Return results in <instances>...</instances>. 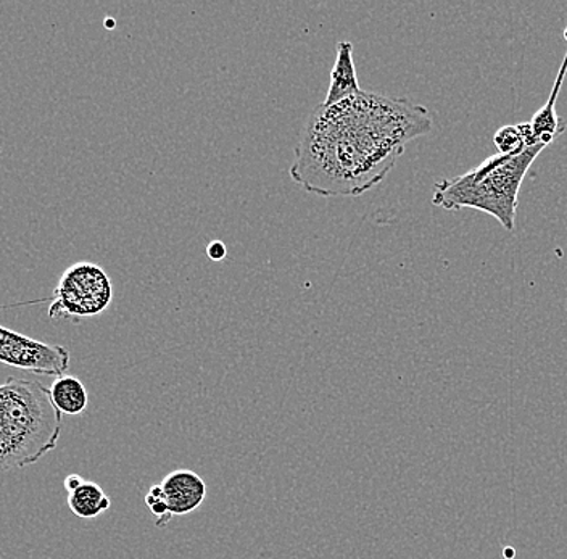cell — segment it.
I'll use <instances>...</instances> for the list:
<instances>
[{
  "instance_id": "1",
  "label": "cell",
  "mask_w": 567,
  "mask_h": 559,
  "mask_svg": "<svg viewBox=\"0 0 567 559\" xmlns=\"http://www.w3.org/2000/svg\"><path fill=\"white\" fill-rule=\"evenodd\" d=\"M432 116L406 99L361 91L319 105L296 147L290 178L322 197H357L378 186L408 143L431 133Z\"/></svg>"
},
{
  "instance_id": "4",
  "label": "cell",
  "mask_w": 567,
  "mask_h": 559,
  "mask_svg": "<svg viewBox=\"0 0 567 559\" xmlns=\"http://www.w3.org/2000/svg\"><path fill=\"white\" fill-rule=\"evenodd\" d=\"M112 299V281L106 272L97 265L83 261L63 272L53 290L49 318L78 323L84 318L104 313Z\"/></svg>"
},
{
  "instance_id": "10",
  "label": "cell",
  "mask_w": 567,
  "mask_h": 559,
  "mask_svg": "<svg viewBox=\"0 0 567 559\" xmlns=\"http://www.w3.org/2000/svg\"><path fill=\"white\" fill-rule=\"evenodd\" d=\"M53 405L62 415L78 416L86 412L89 395L83 382L73 376L56 377L51 387Z\"/></svg>"
},
{
  "instance_id": "3",
  "label": "cell",
  "mask_w": 567,
  "mask_h": 559,
  "mask_svg": "<svg viewBox=\"0 0 567 559\" xmlns=\"http://www.w3.org/2000/svg\"><path fill=\"white\" fill-rule=\"evenodd\" d=\"M544 151L545 145H534L517 155H492L464 175L439 180L432 204L449 211L463 208L484 211L494 217L506 231L513 232L516 228L520 186L532 163Z\"/></svg>"
},
{
  "instance_id": "8",
  "label": "cell",
  "mask_w": 567,
  "mask_h": 559,
  "mask_svg": "<svg viewBox=\"0 0 567 559\" xmlns=\"http://www.w3.org/2000/svg\"><path fill=\"white\" fill-rule=\"evenodd\" d=\"M360 92L357 69H354L353 44L350 41H340L337 44L336 63L332 66L328 95H326L322 105L329 107V105L346 101V99L353 97Z\"/></svg>"
},
{
  "instance_id": "7",
  "label": "cell",
  "mask_w": 567,
  "mask_h": 559,
  "mask_svg": "<svg viewBox=\"0 0 567 559\" xmlns=\"http://www.w3.org/2000/svg\"><path fill=\"white\" fill-rule=\"evenodd\" d=\"M567 38V30H566ZM567 73V51L561 66H559L558 77H556L555 86H553L551 94H549L547 104L544 105L534 116L530 122L524 123L527 133V143L530 147L534 145H547L555 143L563 133H565V122L559 118L556 113V101H558L559 92H561L563 83Z\"/></svg>"
},
{
  "instance_id": "9",
  "label": "cell",
  "mask_w": 567,
  "mask_h": 559,
  "mask_svg": "<svg viewBox=\"0 0 567 559\" xmlns=\"http://www.w3.org/2000/svg\"><path fill=\"white\" fill-rule=\"evenodd\" d=\"M69 508L74 516L81 519H94L102 513L109 511L112 506L109 495L99 484L83 480L80 487L69 491Z\"/></svg>"
},
{
  "instance_id": "11",
  "label": "cell",
  "mask_w": 567,
  "mask_h": 559,
  "mask_svg": "<svg viewBox=\"0 0 567 559\" xmlns=\"http://www.w3.org/2000/svg\"><path fill=\"white\" fill-rule=\"evenodd\" d=\"M494 143L498 154L503 155H517L530 147L524 123L499 127L494 136Z\"/></svg>"
},
{
  "instance_id": "6",
  "label": "cell",
  "mask_w": 567,
  "mask_h": 559,
  "mask_svg": "<svg viewBox=\"0 0 567 559\" xmlns=\"http://www.w3.org/2000/svg\"><path fill=\"white\" fill-rule=\"evenodd\" d=\"M163 500L168 508L169 518L194 513L207 498V484L197 473L189 469H176L163 477Z\"/></svg>"
},
{
  "instance_id": "5",
  "label": "cell",
  "mask_w": 567,
  "mask_h": 559,
  "mask_svg": "<svg viewBox=\"0 0 567 559\" xmlns=\"http://www.w3.org/2000/svg\"><path fill=\"white\" fill-rule=\"evenodd\" d=\"M0 363L41 376L62 377L70 368V352L0 325Z\"/></svg>"
},
{
  "instance_id": "2",
  "label": "cell",
  "mask_w": 567,
  "mask_h": 559,
  "mask_svg": "<svg viewBox=\"0 0 567 559\" xmlns=\"http://www.w3.org/2000/svg\"><path fill=\"white\" fill-rule=\"evenodd\" d=\"M62 426L41 382L9 377L0 384V474L41 462L59 445Z\"/></svg>"
},
{
  "instance_id": "13",
  "label": "cell",
  "mask_w": 567,
  "mask_h": 559,
  "mask_svg": "<svg viewBox=\"0 0 567 559\" xmlns=\"http://www.w3.org/2000/svg\"><path fill=\"white\" fill-rule=\"evenodd\" d=\"M83 477L78 476V474H70V476L65 477V488L66 491H73L74 488H78L83 484Z\"/></svg>"
},
{
  "instance_id": "12",
  "label": "cell",
  "mask_w": 567,
  "mask_h": 559,
  "mask_svg": "<svg viewBox=\"0 0 567 559\" xmlns=\"http://www.w3.org/2000/svg\"><path fill=\"white\" fill-rule=\"evenodd\" d=\"M207 255L212 261H221L225 260L226 255H228V249H226L221 240H213V242L208 244Z\"/></svg>"
}]
</instances>
